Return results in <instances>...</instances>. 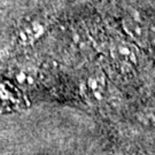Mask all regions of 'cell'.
I'll use <instances>...</instances> for the list:
<instances>
[{"instance_id": "cell-1", "label": "cell", "mask_w": 155, "mask_h": 155, "mask_svg": "<svg viewBox=\"0 0 155 155\" xmlns=\"http://www.w3.org/2000/svg\"><path fill=\"white\" fill-rule=\"evenodd\" d=\"M109 155H147L144 150L136 148L133 146H116V148L111 150Z\"/></svg>"}]
</instances>
